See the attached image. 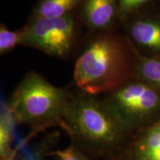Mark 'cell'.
<instances>
[{"mask_svg": "<svg viewBox=\"0 0 160 160\" xmlns=\"http://www.w3.org/2000/svg\"><path fill=\"white\" fill-rule=\"evenodd\" d=\"M61 128L71 144L94 160H119L133 133L112 113L100 95L69 93Z\"/></svg>", "mask_w": 160, "mask_h": 160, "instance_id": "6da1fadb", "label": "cell"}, {"mask_svg": "<svg viewBox=\"0 0 160 160\" xmlns=\"http://www.w3.org/2000/svg\"><path fill=\"white\" fill-rule=\"evenodd\" d=\"M134 65L128 44L119 36L105 33L93 39L79 57L73 77L79 90L102 95L129 80Z\"/></svg>", "mask_w": 160, "mask_h": 160, "instance_id": "7a4b0ae2", "label": "cell"}, {"mask_svg": "<svg viewBox=\"0 0 160 160\" xmlns=\"http://www.w3.org/2000/svg\"><path fill=\"white\" fill-rule=\"evenodd\" d=\"M69 93L34 71L26 74L5 103L15 126H28L29 140L51 127H61Z\"/></svg>", "mask_w": 160, "mask_h": 160, "instance_id": "3957f363", "label": "cell"}, {"mask_svg": "<svg viewBox=\"0 0 160 160\" xmlns=\"http://www.w3.org/2000/svg\"><path fill=\"white\" fill-rule=\"evenodd\" d=\"M108 108L134 134L160 119V92L142 80H128L100 95Z\"/></svg>", "mask_w": 160, "mask_h": 160, "instance_id": "277c9868", "label": "cell"}, {"mask_svg": "<svg viewBox=\"0 0 160 160\" xmlns=\"http://www.w3.org/2000/svg\"><path fill=\"white\" fill-rule=\"evenodd\" d=\"M76 22L72 13L58 18H35L22 29L21 45L46 54L65 57L71 52L76 38Z\"/></svg>", "mask_w": 160, "mask_h": 160, "instance_id": "5b68a950", "label": "cell"}, {"mask_svg": "<svg viewBox=\"0 0 160 160\" xmlns=\"http://www.w3.org/2000/svg\"><path fill=\"white\" fill-rule=\"evenodd\" d=\"M119 160H160V119L135 133Z\"/></svg>", "mask_w": 160, "mask_h": 160, "instance_id": "8992f818", "label": "cell"}, {"mask_svg": "<svg viewBox=\"0 0 160 160\" xmlns=\"http://www.w3.org/2000/svg\"><path fill=\"white\" fill-rule=\"evenodd\" d=\"M82 17L91 29L105 31L118 17L117 0H84Z\"/></svg>", "mask_w": 160, "mask_h": 160, "instance_id": "52a82bcc", "label": "cell"}, {"mask_svg": "<svg viewBox=\"0 0 160 160\" xmlns=\"http://www.w3.org/2000/svg\"><path fill=\"white\" fill-rule=\"evenodd\" d=\"M129 35L140 48L160 55V22L152 19L133 21L129 27Z\"/></svg>", "mask_w": 160, "mask_h": 160, "instance_id": "ba28073f", "label": "cell"}, {"mask_svg": "<svg viewBox=\"0 0 160 160\" xmlns=\"http://www.w3.org/2000/svg\"><path fill=\"white\" fill-rule=\"evenodd\" d=\"M83 0H40L33 12L35 18H58L72 13Z\"/></svg>", "mask_w": 160, "mask_h": 160, "instance_id": "9c48e42d", "label": "cell"}, {"mask_svg": "<svg viewBox=\"0 0 160 160\" xmlns=\"http://www.w3.org/2000/svg\"><path fill=\"white\" fill-rule=\"evenodd\" d=\"M133 73L160 92V57L138 55Z\"/></svg>", "mask_w": 160, "mask_h": 160, "instance_id": "30bf717a", "label": "cell"}, {"mask_svg": "<svg viewBox=\"0 0 160 160\" xmlns=\"http://www.w3.org/2000/svg\"><path fill=\"white\" fill-rule=\"evenodd\" d=\"M15 127L13 119L4 104L2 106L0 115V159L5 157L13 148L12 145L15 138Z\"/></svg>", "mask_w": 160, "mask_h": 160, "instance_id": "8fae6325", "label": "cell"}, {"mask_svg": "<svg viewBox=\"0 0 160 160\" xmlns=\"http://www.w3.org/2000/svg\"><path fill=\"white\" fill-rule=\"evenodd\" d=\"M22 30L12 31L4 24L0 26V53L5 54L11 51L16 46L21 45Z\"/></svg>", "mask_w": 160, "mask_h": 160, "instance_id": "7c38bea8", "label": "cell"}, {"mask_svg": "<svg viewBox=\"0 0 160 160\" xmlns=\"http://www.w3.org/2000/svg\"><path fill=\"white\" fill-rule=\"evenodd\" d=\"M48 157L52 160H94L72 144L63 149L51 150Z\"/></svg>", "mask_w": 160, "mask_h": 160, "instance_id": "4fadbf2b", "label": "cell"}, {"mask_svg": "<svg viewBox=\"0 0 160 160\" xmlns=\"http://www.w3.org/2000/svg\"><path fill=\"white\" fill-rule=\"evenodd\" d=\"M53 139L43 141L37 147L33 149H27L24 147L18 153L15 160H45L48 153L51 151Z\"/></svg>", "mask_w": 160, "mask_h": 160, "instance_id": "5bb4252c", "label": "cell"}, {"mask_svg": "<svg viewBox=\"0 0 160 160\" xmlns=\"http://www.w3.org/2000/svg\"><path fill=\"white\" fill-rule=\"evenodd\" d=\"M151 0H117L118 17L126 19L128 17Z\"/></svg>", "mask_w": 160, "mask_h": 160, "instance_id": "9a60e30c", "label": "cell"}, {"mask_svg": "<svg viewBox=\"0 0 160 160\" xmlns=\"http://www.w3.org/2000/svg\"><path fill=\"white\" fill-rule=\"evenodd\" d=\"M28 142V141L26 139L20 141L18 143L13 149H12V151L10 152L5 157L2 158V159H0V160H15L16 158L17 157L18 153H19V152L21 151L24 147H25V145H27Z\"/></svg>", "mask_w": 160, "mask_h": 160, "instance_id": "2e32d148", "label": "cell"}]
</instances>
